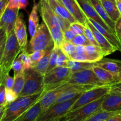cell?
<instances>
[{"mask_svg": "<svg viewBox=\"0 0 121 121\" xmlns=\"http://www.w3.org/2000/svg\"><path fill=\"white\" fill-rule=\"evenodd\" d=\"M54 46V41L48 28L44 22H43L39 25L35 35L31 38L26 51L28 54H30L34 51L51 50Z\"/></svg>", "mask_w": 121, "mask_h": 121, "instance_id": "cell-1", "label": "cell"}, {"mask_svg": "<svg viewBox=\"0 0 121 121\" xmlns=\"http://www.w3.org/2000/svg\"><path fill=\"white\" fill-rule=\"evenodd\" d=\"M21 51L22 48L19 45L14 30L13 31L7 35L0 64V66L2 67L4 74L9 73L11 69H12V65L13 62Z\"/></svg>", "mask_w": 121, "mask_h": 121, "instance_id": "cell-2", "label": "cell"}, {"mask_svg": "<svg viewBox=\"0 0 121 121\" xmlns=\"http://www.w3.org/2000/svg\"><path fill=\"white\" fill-rule=\"evenodd\" d=\"M25 83L23 89L18 97L33 95L44 89V76L33 67L24 70Z\"/></svg>", "mask_w": 121, "mask_h": 121, "instance_id": "cell-3", "label": "cell"}, {"mask_svg": "<svg viewBox=\"0 0 121 121\" xmlns=\"http://www.w3.org/2000/svg\"><path fill=\"white\" fill-rule=\"evenodd\" d=\"M72 73L71 69L67 66H57L47 72L44 76V93L59 86L63 82L67 81Z\"/></svg>", "mask_w": 121, "mask_h": 121, "instance_id": "cell-4", "label": "cell"}, {"mask_svg": "<svg viewBox=\"0 0 121 121\" xmlns=\"http://www.w3.org/2000/svg\"><path fill=\"white\" fill-rule=\"evenodd\" d=\"M105 96L89 103L75 111L69 112L59 121H85L87 118L101 108L102 103Z\"/></svg>", "mask_w": 121, "mask_h": 121, "instance_id": "cell-5", "label": "cell"}, {"mask_svg": "<svg viewBox=\"0 0 121 121\" xmlns=\"http://www.w3.org/2000/svg\"><path fill=\"white\" fill-rule=\"evenodd\" d=\"M81 95L67 101L55 103L46 112L40 115L37 121H59L64 115L69 112L74 103Z\"/></svg>", "mask_w": 121, "mask_h": 121, "instance_id": "cell-6", "label": "cell"}, {"mask_svg": "<svg viewBox=\"0 0 121 121\" xmlns=\"http://www.w3.org/2000/svg\"><path fill=\"white\" fill-rule=\"evenodd\" d=\"M110 85H111L96 86L82 93L81 95L74 103L69 112L75 111L82 106L108 94L110 92Z\"/></svg>", "mask_w": 121, "mask_h": 121, "instance_id": "cell-7", "label": "cell"}, {"mask_svg": "<svg viewBox=\"0 0 121 121\" xmlns=\"http://www.w3.org/2000/svg\"><path fill=\"white\" fill-rule=\"evenodd\" d=\"M67 82L69 83L78 85H95L97 86L106 85L98 79L92 69H85L73 72Z\"/></svg>", "mask_w": 121, "mask_h": 121, "instance_id": "cell-8", "label": "cell"}, {"mask_svg": "<svg viewBox=\"0 0 121 121\" xmlns=\"http://www.w3.org/2000/svg\"><path fill=\"white\" fill-rule=\"evenodd\" d=\"M39 4V12L43 22H44L48 29L52 27L60 28L59 23L60 17L54 13L47 0H40Z\"/></svg>", "mask_w": 121, "mask_h": 121, "instance_id": "cell-9", "label": "cell"}, {"mask_svg": "<svg viewBox=\"0 0 121 121\" xmlns=\"http://www.w3.org/2000/svg\"><path fill=\"white\" fill-rule=\"evenodd\" d=\"M19 9L7 7L0 18V28L5 31L7 35L14 30L15 22L19 15Z\"/></svg>", "mask_w": 121, "mask_h": 121, "instance_id": "cell-10", "label": "cell"}, {"mask_svg": "<svg viewBox=\"0 0 121 121\" xmlns=\"http://www.w3.org/2000/svg\"><path fill=\"white\" fill-rule=\"evenodd\" d=\"M77 1H78L79 5L81 7L82 9L83 13H85V14L87 18L95 20L99 24H100L104 28L107 29L108 30L115 33L111 30V28L109 27L108 25L105 22V21L98 14V13H97L96 9H95L93 6L92 5V4L91 3L89 0H77Z\"/></svg>", "mask_w": 121, "mask_h": 121, "instance_id": "cell-11", "label": "cell"}, {"mask_svg": "<svg viewBox=\"0 0 121 121\" xmlns=\"http://www.w3.org/2000/svg\"><path fill=\"white\" fill-rule=\"evenodd\" d=\"M61 2L77 22L83 26L86 24L87 17L83 13L77 0H61Z\"/></svg>", "mask_w": 121, "mask_h": 121, "instance_id": "cell-12", "label": "cell"}, {"mask_svg": "<svg viewBox=\"0 0 121 121\" xmlns=\"http://www.w3.org/2000/svg\"><path fill=\"white\" fill-rule=\"evenodd\" d=\"M22 14H20L18 16L14 27V33L17 39L18 42L22 50H26L27 47V34L26 27L23 20Z\"/></svg>", "mask_w": 121, "mask_h": 121, "instance_id": "cell-13", "label": "cell"}, {"mask_svg": "<svg viewBox=\"0 0 121 121\" xmlns=\"http://www.w3.org/2000/svg\"><path fill=\"white\" fill-rule=\"evenodd\" d=\"M87 23L88 24L89 27L92 30V32L93 33L95 37L96 41L98 42L99 46L105 51L107 55L111 54V53H114L115 52L117 51V48L114 46L108 40H107L105 36L102 35L93 25L92 24L91 22L87 20Z\"/></svg>", "mask_w": 121, "mask_h": 121, "instance_id": "cell-14", "label": "cell"}, {"mask_svg": "<svg viewBox=\"0 0 121 121\" xmlns=\"http://www.w3.org/2000/svg\"><path fill=\"white\" fill-rule=\"evenodd\" d=\"M101 108L107 111H121V96L109 93L104 98L102 103Z\"/></svg>", "mask_w": 121, "mask_h": 121, "instance_id": "cell-15", "label": "cell"}, {"mask_svg": "<svg viewBox=\"0 0 121 121\" xmlns=\"http://www.w3.org/2000/svg\"><path fill=\"white\" fill-rule=\"evenodd\" d=\"M47 1L54 13L59 17L63 18L70 24L77 22L74 18L65 7L62 2H60L57 0H47Z\"/></svg>", "mask_w": 121, "mask_h": 121, "instance_id": "cell-16", "label": "cell"}, {"mask_svg": "<svg viewBox=\"0 0 121 121\" xmlns=\"http://www.w3.org/2000/svg\"><path fill=\"white\" fill-rule=\"evenodd\" d=\"M87 20L104 36H105L107 39V40L113 46H114L117 48L118 51H120L121 52V41L115 33L108 30L107 29L104 28L103 26H102L100 24H99L98 22L92 20V19L87 18Z\"/></svg>", "mask_w": 121, "mask_h": 121, "instance_id": "cell-17", "label": "cell"}, {"mask_svg": "<svg viewBox=\"0 0 121 121\" xmlns=\"http://www.w3.org/2000/svg\"><path fill=\"white\" fill-rule=\"evenodd\" d=\"M95 65L109 71L115 76L121 72V60L103 57L101 60L95 62Z\"/></svg>", "mask_w": 121, "mask_h": 121, "instance_id": "cell-18", "label": "cell"}, {"mask_svg": "<svg viewBox=\"0 0 121 121\" xmlns=\"http://www.w3.org/2000/svg\"><path fill=\"white\" fill-rule=\"evenodd\" d=\"M40 100L30 107L17 119L16 121H37L38 118L41 113Z\"/></svg>", "mask_w": 121, "mask_h": 121, "instance_id": "cell-19", "label": "cell"}, {"mask_svg": "<svg viewBox=\"0 0 121 121\" xmlns=\"http://www.w3.org/2000/svg\"><path fill=\"white\" fill-rule=\"evenodd\" d=\"M92 69L95 72L98 79L105 85H112L117 82V76L114 75L109 71L96 65L93 66Z\"/></svg>", "mask_w": 121, "mask_h": 121, "instance_id": "cell-20", "label": "cell"}, {"mask_svg": "<svg viewBox=\"0 0 121 121\" xmlns=\"http://www.w3.org/2000/svg\"><path fill=\"white\" fill-rule=\"evenodd\" d=\"M39 2L36 3L34 1V5L32 8L31 12L29 15L28 19V30L31 38L35 35L36 31L39 26V18L38 11L39 10Z\"/></svg>", "mask_w": 121, "mask_h": 121, "instance_id": "cell-21", "label": "cell"}, {"mask_svg": "<svg viewBox=\"0 0 121 121\" xmlns=\"http://www.w3.org/2000/svg\"><path fill=\"white\" fill-rule=\"evenodd\" d=\"M89 1L92 5L93 6L95 9H96L97 13H98V14L100 15V17L105 21V22L108 25L111 30L115 33V22L109 17L108 13L105 11V8L102 5L100 0H89Z\"/></svg>", "mask_w": 121, "mask_h": 121, "instance_id": "cell-22", "label": "cell"}, {"mask_svg": "<svg viewBox=\"0 0 121 121\" xmlns=\"http://www.w3.org/2000/svg\"><path fill=\"white\" fill-rule=\"evenodd\" d=\"M100 1L109 17L115 22L118 20V18L121 17V14L117 8L116 4L109 0H100Z\"/></svg>", "mask_w": 121, "mask_h": 121, "instance_id": "cell-23", "label": "cell"}, {"mask_svg": "<svg viewBox=\"0 0 121 121\" xmlns=\"http://www.w3.org/2000/svg\"><path fill=\"white\" fill-rule=\"evenodd\" d=\"M118 112L119 111H107L100 108L85 121H108L109 118Z\"/></svg>", "mask_w": 121, "mask_h": 121, "instance_id": "cell-24", "label": "cell"}, {"mask_svg": "<svg viewBox=\"0 0 121 121\" xmlns=\"http://www.w3.org/2000/svg\"><path fill=\"white\" fill-rule=\"evenodd\" d=\"M95 63L82 62V61H76V60L70 59L67 62V67H69L72 70V73L78 71L82 70L85 69H92L94 66H95Z\"/></svg>", "mask_w": 121, "mask_h": 121, "instance_id": "cell-25", "label": "cell"}, {"mask_svg": "<svg viewBox=\"0 0 121 121\" xmlns=\"http://www.w3.org/2000/svg\"><path fill=\"white\" fill-rule=\"evenodd\" d=\"M53 49V48H52ZM52 49L48 50L46 51L44 55L42 58L37 62V63L33 67V69L39 72L43 75L44 76L47 73V69L48 66V62H49L50 55Z\"/></svg>", "mask_w": 121, "mask_h": 121, "instance_id": "cell-26", "label": "cell"}, {"mask_svg": "<svg viewBox=\"0 0 121 121\" xmlns=\"http://www.w3.org/2000/svg\"><path fill=\"white\" fill-rule=\"evenodd\" d=\"M52 39L54 43V46L60 47V45L65 41L64 33L62 30L59 27H52L48 29Z\"/></svg>", "mask_w": 121, "mask_h": 121, "instance_id": "cell-27", "label": "cell"}, {"mask_svg": "<svg viewBox=\"0 0 121 121\" xmlns=\"http://www.w3.org/2000/svg\"><path fill=\"white\" fill-rule=\"evenodd\" d=\"M103 57L100 56L90 55V54L85 53L82 54H78L77 53H75V54H74L70 57V59L76 60V61H82V62L95 63L99 61Z\"/></svg>", "mask_w": 121, "mask_h": 121, "instance_id": "cell-28", "label": "cell"}, {"mask_svg": "<svg viewBox=\"0 0 121 121\" xmlns=\"http://www.w3.org/2000/svg\"><path fill=\"white\" fill-rule=\"evenodd\" d=\"M14 83L13 85V90L16 94L20 95L23 89L25 83L24 72H21L19 74L14 76Z\"/></svg>", "mask_w": 121, "mask_h": 121, "instance_id": "cell-29", "label": "cell"}, {"mask_svg": "<svg viewBox=\"0 0 121 121\" xmlns=\"http://www.w3.org/2000/svg\"><path fill=\"white\" fill-rule=\"evenodd\" d=\"M85 48H86V53L90 55L100 56L103 57L107 56L106 52L99 46H96L93 44H91L85 46Z\"/></svg>", "mask_w": 121, "mask_h": 121, "instance_id": "cell-30", "label": "cell"}, {"mask_svg": "<svg viewBox=\"0 0 121 121\" xmlns=\"http://www.w3.org/2000/svg\"><path fill=\"white\" fill-rule=\"evenodd\" d=\"M76 45L70 41H65L62 43L60 48L69 58L76 53Z\"/></svg>", "mask_w": 121, "mask_h": 121, "instance_id": "cell-31", "label": "cell"}, {"mask_svg": "<svg viewBox=\"0 0 121 121\" xmlns=\"http://www.w3.org/2000/svg\"><path fill=\"white\" fill-rule=\"evenodd\" d=\"M57 56H58L57 49V47L54 46L52 52H51L50 55L49 62H48V69H47V72H50L51 70L54 69V67H57Z\"/></svg>", "mask_w": 121, "mask_h": 121, "instance_id": "cell-32", "label": "cell"}, {"mask_svg": "<svg viewBox=\"0 0 121 121\" xmlns=\"http://www.w3.org/2000/svg\"><path fill=\"white\" fill-rule=\"evenodd\" d=\"M57 66H67V62L70 60V58L60 49V47H57Z\"/></svg>", "mask_w": 121, "mask_h": 121, "instance_id": "cell-33", "label": "cell"}, {"mask_svg": "<svg viewBox=\"0 0 121 121\" xmlns=\"http://www.w3.org/2000/svg\"><path fill=\"white\" fill-rule=\"evenodd\" d=\"M17 58L20 59L23 63L24 70L31 67V60L29 54L26 52V51H21V53L18 54Z\"/></svg>", "mask_w": 121, "mask_h": 121, "instance_id": "cell-34", "label": "cell"}, {"mask_svg": "<svg viewBox=\"0 0 121 121\" xmlns=\"http://www.w3.org/2000/svg\"><path fill=\"white\" fill-rule=\"evenodd\" d=\"M46 51L44 50H37L34 51L33 53H30L29 54V56L30 57L31 60V67H33L37 63L38 61L43 57Z\"/></svg>", "mask_w": 121, "mask_h": 121, "instance_id": "cell-35", "label": "cell"}, {"mask_svg": "<svg viewBox=\"0 0 121 121\" xmlns=\"http://www.w3.org/2000/svg\"><path fill=\"white\" fill-rule=\"evenodd\" d=\"M84 34H85V36L86 37L87 40L91 42V44H93L96 45V46H99L98 42L96 41L95 37L94 35H93V32H92V30H91V28L89 27L87 22H86V24L84 26Z\"/></svg>", "mask_w": 121, "mask_h": 121, "instance_id": "cell-36", "label": "cell"}, {"mask_svg": "<svg viewBox=\"0 0 121 121\" xmlns=\"http://www.w3.org/2000/svg\"><path fill=\"white\" fill-rule=\"evenodd\" d=\"M72 43H73L76 46H87V45L91 44V42L87 40L85 34H80V35H76L75 37L72 40Z\"/></svg>", "mask_w": 121, "mask_h": 121, "instance_id": "cell-37", "label": "cell"}, {"mask_svg": "<svg viewBox=\"0 0 121 121\" xmlns=\"http://www.w3.org/2000/svg\"><path fill=\"white\" fill-rule=\"evenodd\" d=\"M5 86L7 89H13L14 83V78L9 75V73L4 74L1 82Z\"/></svg>", "mask_w": 121, "mask_h": 121, "instance_id": "cell-38", "label": "cell"}, {"mask_svg": "<svg viewBox=\"0 0 121 121\" xmlns=\"http://www.w3.org/2000/svg\"><path fill=\"white\" fill-rule=\"evenodd\" d=\"M12 69L14 71V75L19 74V73L23 72L24 71L23 67V63L17 57L15 59L13 65H12Z\"/></svg>", "mask_w": 121, "mask_h": 121, "instance_id": "cell-39", "label": "cell"}, {"mask_svg": "<svg viewBox=\"0 0 121 121\" xmlns=\"http://www.w3.org/2000/svg\"><path fill=\"white\" fill-rule=\"evenodd\" d=\"M70 29L73 30L76 35L84 34V26L78 22H74L70 24Z\"/></svg>", "mask_w": 121, "mask_h": 121, "instance_id": "cell-40", "label": "cell"}, {"mask_svg": "<svg viewBox=\"0 0 121 121\" xmlns=\"http://www.w3.org/2000/svg\"><path fill=\"white\" fill-rule=\"evenodd\" d=\"M18 98V95L14 92L13 89H6V100L7 104L15 101Z\"/></svg>", "mask_w": 121, "mask_h": 121, "instance_id": "cell-41", "label": "cell"}, {"mask_svg": "<svg viewBox=\"0 0 121 121\" xmlns=\"http://www.w3.org/2000/svg\"><path fill=\"white\" fill-rule=\"evenodd\" d=\"M0 105L7 106L6 100V87L2 83H0Z\"/></svg>", "mask_w": 121, "mask_h": 121, "instance_id": "cell-42", "label": "cell"}, {"mask_svg": "<svg viewBox=\"0 0 121 121\" xmlns=\"http://www.w3.org/2000/svg\"><path fill=\"white\" fill-rule=\"evenodd\" d=\"M109 93L121 96V82H117L110 85Z\"/></svg>", "mask_w": 121, "mask_h": 121, "instance_id": "cell-43", "label": "cell"}, {"mask_svg": "<svg viewBox=\"0 0 121 121\" xmlns=\"http://www.w3.org/2000/svg\"><path fill=\"white\" fill-rule=\"evenodd\" d=\"M63 33L65 41H70V42H72V40H73V39L75 37L76 35V33H74L73 30L70 29V28H68V29L64 31Z\"/></svg>", "mask_w": 121, "mask_h": 121, "instance_id": "cell-44", "label": "cell"}, {"mask_svg": "<svg viewBox=\"0 0 121 121\" xmlns=\"http://www.w3.org/2000/svg\"><path fill=\"white\" fill-rule=\"evenodd\" d=\"M115 30L116 34L121 41V17L115 22Z\"/></svg>", "mask_w": 121, "mask_h": 121, "instance_id": "cell-45", "label": "cell"}, {"mask_svg": "<svg viewBox=\"0 0 121 121\" xmlns=\"http://www.w3.org/2000/svg\"><path fill=\"white\" fill-rule=\"evenodd\" d=\"M9 0H0V18L4 13Z\"/></svg>", "mask_w": 121, "mask_h": 121, "instance_id": "cell-46", "label": "cell"}, {"mask_svg": "<svg viewBox=\"0 0 121 121\" xmlns=\"http://www.w3.org/2000/svg\"><path fill=\"white\" fill-rule=\"evenodd\" d=\"M7 37V33L2 28H0V46L5 42L6 39Z\"/></svg>", "mask_w": 121, "mask_h": 121, "instance_id": "cell-47", "label": "cell"}, {"mask_svg": "<svg viewBox=\"0 0 121 121\" xmlns=\"http://www.w3.org/2000/svg\"><path fill=\"white\" fill-rule=\"evenodd\" d=\"M7 7L12 8H19V0H9Z\"/></svg>", "mask_w": 121, "mask_h": 121, "instance_id": "cell-48", "label": "cell"}, {"mask_svg": "<svg viewBox=\"0 0 121 121\" xmlns=\"http://www.w3.org/2000/svg\"><path fill=\"white\" fill-rule=\"evenodd\" d=\"M108 121H121V111L117 112L109 118Z\"/></svg>", "mask_w": 121, "mask_h": 121, "instance_id": "cell-49", "label": "cell"}, {"mask_svg": "<svg viewBox=\"0 0 121 121\" xmlns=\"http://www.w3.org/2000/svg\"><path fill=\"white\" fill-rule=\"evenodd\" d=\"M86 53V48L85 46H76V53L78 54H82Z\"/></svg>", "mask_w": 121, "mask_h": 121, "instance_id": "cell-50", "label": "cell"}, {"mask_svg": "<svg viewBox=\"0 0 121 121\" xmlns=\"http://www.w3.org/2000/svg\"><path fill=\"white\" fill-rule=\"evenodd\" d=\"M28 5V0H19V8L26 9Z\"/></svg>", "mask_w": 121, "mask_h": 121, "instance_id": "cell-51", "label": "cell"}, {"mask_svg": "<svg viewBox=\"0 0 121 121\" xmlns=\"http://www.w3.org/2000/svg\"><path fill=\"white\" fill-rule=\"evenodd\" d=\"M6 107H7V106L0 105V121H2V118H3L4 115Z\"/></svg>", "mask_w": 121, "mask_h": 121, "instance_id": "cell-52", "label": "cell"}, {"mask_svg": "<svg viewBox=\"0 0 121 121\" xmlns=\"http://www.w3.org/2000/svg\"><path fill=\"white\" fill-rule=\"evenodd\" d=\"M5 44V42L4 43L2 44L1 46H0V64H1V59H2V54H3L4 50Z\"/></svg>", "mask_w": 121, "mask_h": 121, "instance_id": "cell-53", "label": "cell"}, {"mask_svg": "<svg viewBox=\"0 0 121 121\" xmlns=\"http://www.w3.org/2000/svg\"><path fill=\"white\" fill-rule=\"evenodd\" d=\"M116 5L117 6L118 10L120 12L121 14V0H116Z\"/></svg>", "mask_w": 121, "mask_h": 121, "instance_id": "cell-54", "label": "cell"}, {"mask_svg": "<svg viewBox=\"0 0 121 121\" xmlns=\"http://www.w3.org/2000/svg\"><path fill=\"white\" fill-rule=\"evenodd\" d=\"M3 74H4V73H3V70H2V67L0 66V83H1V80H2V76H3Z\"/></svg>", "mask_w": 121, "mask_h": 121, "instance_id": "cell-55", "label": "cell"}, {"mask_svg": "<svg viewBox=\"0 0 121 121\" xmlns=\"http://www.w3.org/2000/svg\"><path fill=\"white\" fill-rule=\"evenodd\" d=\"M117 82H121V72L117 75Z\"/></svg>", "mask_w": 121, "mask_h": 121, "instance_id": "cell-56", "label": "cell"}, {"mask_svg": "<svg viewBox=\"0 0 121 121\" xmlns=\"http://www.w3.org/2000/svg\"><path fill=\"white\" fill-rule=\"evenodd\" d=\"M109 1H112V2H114V3L116 4V0H109Z\"/></svg>", "mask_w": 121, "mask_h": 121, "instance_id": "cell-57", "label": "cell"}, {"mask_svg": "<svg viewBox=\"0 0 121 121\" xmlns=\"http://www.w3.org/2000/svg\"><path fill=\"white\" fill-rule=\"evenodd\" d=\"M57 1H60V2H61V0H57Z\"/></svg>", "mask_w": 121, "mask_h": 121, "instance_id": "cell-58", "label": "cell"}, {"mask_svg": "<svg viewBox=\"0 0 121 121\" xmlns=\"http://www.w3.org/2000/svg\"></svg>", "mask_w": 121, "mask_h": 121, "instance_id": "cell-59", "label": "cell"}]
</instances>
